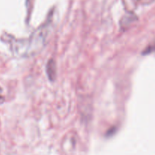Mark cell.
Segmentation results:
<instances>
[{
  "mask_svg": "<svg viewBox=\"0 0 155 155\" xmlns=\"http://www.w3.org/2000/svg\"><path fill=\"white\" fill-rule=\"evenodd\" d=\"M51 20H48L27 39L16 40L13 51L20 57L27 58L38 54L45 47L51 32Z\"/></svg>",
  "mask_w": 155,
  "mask_h": 155,
  "instance_id": "1",
  "label": "cell"
},
{
  "mask_svg": "<svg viewBox=\"0 0 155 155\" xmlns=\"http://www.w3.org/2000/svg\"><path fill=\"white\" fill-rule=\"evenodd\" d=\"M46 73L48 79L51 81L54 80L56 77V65L55 62L53 60H50L46 66Z\"/></svg>",
  "mask_w": 155,
  "mask_h": 155,
  "instance_id": "2",
  "label": "cell"
},
{
  "mask_svg": "<svg viewBox=\"0 0 155 155\" xmlns=\"http://www.w3.org/2000/svg\"><path fill=\"white\" fill-rule=\"evenodd\" d=\"M3 101H4V98H3L2 95V89L1 88H0V104L2 103Z\"/></svg>",
  "mask_w": 155,
  "mask_h": 155,
  "instance_id": "3",
  "label": "cell"
}]
</instances>
